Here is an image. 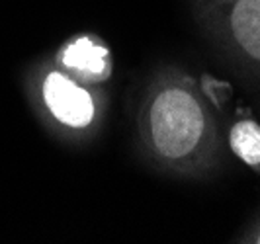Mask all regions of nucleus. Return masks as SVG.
I'll return each mask as SVG.
<instances>
[{
  "label": "nucleus",
  "instance_id": "7ed1b4c3",
  "mask_svg": "<svg viewBox=\"0 0 260 244\" xmlns=\"http://www.w3.org/2000/svg\"><path fill=\"white\" fill-rule=\"evenodd\" d=\"M53 63L86 84H100L112 75L110 49L94 36H75L57 49Z\"/></svg>",
  "mask_w": 260,
  "mask_h": 244
},
{
  "label": "nucleus",
  "instance_id": "20e7f679",
  "mask_svg": "<svg viewBox=\"0 0 260 244\" xmlns=\"http://www.w3.org/2000/svg\"><path fill=\"white\" fill-rule=\"evenodd\" d=\"M209 6V20L223 22V29L235 45L260 63V0H231Z\"/></svg>",
  "mask_w": 260,
  "mask_h": 244
},
{
  "label": "nucleus",
  "instance_id": "f03ea898",
  "mask_svg": "<svg viewBox=\"0 0 260 244\" xmlns=\"http://www.w3.org/2000/svg\"><path fill=\"white\" fill-rule=\"evenodd\" d=\"M24 88L39 121L61 137L90 133L100 117V102L90 84L71 77L53 59H39L27 68Z\"/></svg>",
  "mask_w": 260,
  "mask_h": 244
},
{
  "label": "nucleus",
  "instance_id": "39448f33",
  "mask_svg": "<svg viewBox=\"0 0 260 244\" xmlns=\"http://www.w3.org/2000/svg\"><path fill=\"white\" fill-rule=\"evenodd\" d=\"M229 147L245 164L260 166V125L252 119L237 121L229 131Z\"/></svg>",
  "mask_w": 260,
  "mask_h": 244
},
{
  "label": "nucleus",
  "instance_id": "f257e3e1",
  "mask_svg": "<svg viewBox=\"0 0 260 244\" xmlns=\"http://www.w3.org/2000/svg\"><path fill=\"white\" fill-rule=\"evenodd\" d=\"M147 151L180 172L206 166L215 147V125L204 100L184 78H162L141 112Z\"/></svg>",
  "mask_w": 260,
  "mask_h": 244
},
{
  "label": "nucleus",
  "instance_id": "423d86ee",
  "mask_svg": "<svg viewBox=\"0 0 260 244\" xmlns=\"http://www.w3.org/2000/svg\"><path fill=\"white\" fill-rule=\"evenodd\" d=\"M256 242H260V234H258V240H256Z\"/></svg>",
  "mask_w": 260,
  "mask_h": 244
}]
</instances>
